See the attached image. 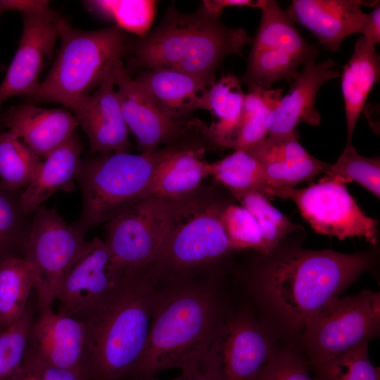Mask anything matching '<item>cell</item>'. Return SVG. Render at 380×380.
<instances>
[{
	"instance_id": "2e32d148",
	"label": "cell",
	"mask_w": 380,
	"mask_h": 380,
	"mask_svg": "<svg viewBox=\"0 0 380 380\" xmlns=\"http://www.w3.org/2000/svg\"><path fill=\"white\" fill-rule=\"evenodd\" d=\"M23 32L18 49L0 84V107L15 96L30 98L38 89L45 63L53 57L59 39L56 12L51 15H23Z\"/></svg>"
},
{
	"instance_id": "4316f807",
	"label": "cell",
	"mask_w": 380,
	"mask_h": 380,
	"mask_svg": "<svg viewBox=\"0 0 380 380\" xmlns=\"http://www.w3.org/2000/svg\"><path fill=\"white\" fill-rule=\"evenodd\" d=\"M283 90V87H258L245 94L240 120L226 147L246 149L267 137L270 117L282 97Z\"/></svg>"
},
{
	"instance_id": "8d00e7d4",
	"label": "cell",
	"mask_w": 380,
	"mask_h": 380,
	"mask_svg": "<svg viewBox=\"0 0 380 380\" xmlns=\"http://www.w3.org/2000/svg\"><path fill=\"white\" fill-rule=\"evenodd\" d=\"M220 220L232 250L249 248L266 254L262 232L245 208L236 205L224 206Z\"/></svg>"
},
{
	"instance_id": "cb8c5ba5",
	"label": "cell",
	"mask_w": 380,
	"mask_h": 380,
	"mask_svg": "<svg viewBox=\"0 0 380 380\" xmlns=\"http://www.w3.org/2000/svg\"><path fill=\"white\" fill-rule=\"evenodd\" d=\"M82 151L75 132L42 160L20 197V205L26 214L32 215L56 191L72 189L82 161Z\"/></svg>"
},
{
	"instance_id": "44dd1931",
	"label": "cell",
	"mask_w": 380,
	"mask_h": 380,
	"mask_svg": "<svg viewBox=\"0 0 380 380\" xmlns=\"http://www.w3.org/2000/svg\"><path fill=\"white\" fill-rule=\"evenodd\" d=\"M0 122L37 155L45 158L75 134L78 122L65 108H44L31 103L11 106Z\"/></svg>"
},
{
	"instance_id": "f35d334b",
	"label": "cell",
	"mask_w": 380,
	"mask_h": 380,
	"mask_svg": "<svg viewBox=\"0 0 380 380\" xmlns=\"http://www.w3.org/2000/svg\"><path fill=\"white\" fill-rule=\"evenodd\" d=\"M311 369L303 355L288 349L277 351L254 380H322Z\"/></svg>"
},
{
	"instance_id": "d590c367",
	"label": "cell",
	"mask_w": 380,
	"mask_h": 380,
	"mask_svg": "<svg viewBox=\"0 0 380 380\" xmlns=\"http://www.w3.org/2000/svg\"><path fill=\"white\" fill-rule=\"evenodd\" d=\"M312 369L322 380H380L379 368L369 359L368 343H360Z\"/></svg>"
},
{
	"instance_id": "5bb4252c",
	"label": "cell",
	"mask_w": 380,
	"mask_h": 380,
	"mask_svg": "<svg viewBox=\"0 0 380 380\" xmlns=\"http://www.w3.org/2000/svg\"><path fill=\"white\" fill-rule=\"evenodd\" d=\"M125 275L104 241L95 237L61 280L56 300L58 312L77 317L114 289Z\"/></svg>"
},
{
	"instance_id": "b9f144b4",
	"label": "cell",
	"mask_w": 380,
	"mask_h": 380,
	"mask_svg": "<svg viewBox=\"0 0 380 380\" xmlns=\"http://www.w3.org/2000/svg\"><path fill=\"white\" fill-rule=\"evenodd\" d=\"M19 11L23 15H51L56 13L49 1L44 0H0L1 15L7 11Z\"/></svg>"
},
{
	"instance_id": "603a6c76",
	"label": "cell",
	"mask_w": 380,
	"mask_h": 380,
	"mask_svg": "<svg viewBox=\"0 0 380 380\" xmlns=\"http://www.w3.org/2000/svg\"><path fill=\"white\" fill-rule=\"evenodd\" d=\"M175 144L156 167L143 198L176 199L198 189L208 175L201 146Z\"/></svg>"
},
{
	"instance_id": "e0dca14e",
	"label": "cell",
	"mask_w": 380,
	"mask_h": 380,
	"mask_svg": "<svg viewBox=\"0 0 380 380\" xmlns=\"http://www.w3.org/2000/svg\"><path fill=\"white\" fill-rule=\"evenodd\" d=\"M118 61L96 90L70 109L89 139L91 153L129 152L131 147L115 90V68Z\"/></svg>"
},
{
	"instance_id": "4fadbf2b",
	"label": "cell",
	"mask_w": 380,
	"mask_h": 380,
	"mask_svg": "<svg viewBox=\"0 0 380 380\" xmlns=\"http://www.w3.org/2000/svg\"><path fill=\"white\" fill-rule=\"evenodd\" d=\"M115 83L124 120L141 153L154 151L161 144L179 143L203 127L196 119L177 120L163 112L131 77L122 60L115 65Z\"/></svg>"
},
{
	"instance_id": "7c38bea8",
	"label": "cell",
	"mask_w": 380,
	"mask_h": 380,
	"mask_svg": "<svg viewBox=\"0 0 380 380\" xmlns=\"http://www.w3.org/2000/svg\"><path fill=\"white\" fill-rule=\"evenodd\" d=\"M172 199L147 197L104 224V242L127 274H143L156 257L167 227Z\"/></svg>"
},
{
	"instance_id": "7402d4cb",
	"label": "cell",
	"mask_w": 380,
	"mask_h": 380,
	"mask_svg": "<svg viewBox=\"0 0 380 380\" xmlns=\"http://www.w3.org/2000/svg\"><path fill=\"white\" fill-rule=\"evenodd\" d=\"M134 79L174 119L189 120L195 110H208L212 86L199 78L175 70L146 69Z\"/></svg>"
},
{
	"instance_id": "60d3db41",
	"label": "cell",
	"mask_w": 380,
	"mask_h": 380,
	"mask_svg": "<svg viewBox=\"0 0 380 380\" xmlns=\"http://www.w3.org/2000/svg\"><path fill=\"white\" fill-rule=\"evenodd\" d=\"M134 380L160 379L152 376ZM171 380H224L213 346L208 356L198 367L191 371L180 372L177 377Z\"/></svg>"
},
{
	"instance_id": "ba28073f",
	"label": "cell",
	"mask_w": 380,
	"mask_h": 380,
	"mask_svg": "<svg viewBox=\"0 0 380 380\" xmlns=\"http://www.w3.org/2000/svg\"><path fill=\"white\" fill-rule=\"evenodd\" d=\"M380 331V293L364 290L330 300L305 324L302 343L312 368L376 338Z\"/></svg>"
},
{
	"instance_id": "ab89813d",
	"label": "cell",
	"mask_w": 380,
	"mask_h": 380,
	"mask_svg": "<svg viewBox=\"0 0 380 380\" xmlns=\"http://www.w3.org/2000/svg\"><path fill=\"white\" fill-rule=\"evenodd\" d=\"M11 380H87L82 374L46 362L27 347L20 368Z\"/></svg>"
},
{
	"instance_id": "8992f818",
	"label": "cell",
	"mask_w": 380,
	"mask_h": 380,
	"mask_svg": "<svg viewBox=\"0 0 380 380\" xmlns=\"http://www.w3.org/2000/svg\"><path fill=\"white\" fill-rule=\"evenodd\" d=\"M58 26L60 49L31 99L70 109L96 90L112 66L126 56L128 37L115 25L81 30L61 18Z\"/></svg>"
},
{
	"instance_id": "ffe728a7",
	"label": "cell",
	"mask_w": 380,
	"mask_h": 380,
	"mask_svg": "<svg viewBox=\"0 0 380 380\" xmlns=\"http://www.w3.org/2000/svg\"><path fill=\"white\" fill-rule=\"evenodd\" d=\"M84 325L80 320L55 312L52 309L38 312L34 318L28 348L46 362L74 371L84 377Z\"/></svg>"
},
{
	"instance_id": "9c48e42d",
	"label": "cell",
	"mask_w": 380,
	"mask_h": 380,
	"mask_svg": "<svg viewBox=\"0 0 380 380\" xmlns=\"http://www.w3.org/2000/svg\"><path fill=\"white\" fill-rule=\"evenodd\" d=\"M257 8L261 11V19L241 79L248 91L269 89L279 80H294L300 65L317 54L277 2L259 0Z\"/></svg>"
},
{
	"instance_id": "277c9868",
	"label": "cell",
	"mask_w": 380,
	"mask_h": 380,
	"mask_svg": "<svg viewBox=\"0 0 380 380\" xmlns=\"http://www.w3.org/2000/svg\"><path fill=\"white\" fill-rule=\"evenodd\" d=\"M252 42L246 30L224 25L220 16L202 6L184 13L174 6L159 23L142 37H128L126 69H166L199 78L209 85L215 72L231 55H241Z\"/></svg>"
},
{
	"instance_id": "5b68a950",
	"label": "cell",
	"mask_w": 380,
	"mask_h": 380,
	"mask_svg": "<svg viewBox=\"0 0 380 380\" xmlns=\"http://www.w3.org/2000/svg\"><path fill=\"white\" fill-rule=\"evenodd\" d=\"M196 191L172 199L162 245L144 272L155 284L201 277L232 250L220 220L224 206Z\"/></svg>"
},
{
	"instance_id": "6da1fadb",
	"label": "cell",
	"mask_w": 380,
	"mask_h": 380,
	"mask_svg": "<svg viewBox=\"0 0 380 380\" xmlns=\"http://www.w3.org/2000/svg\"><path fill=\"white\" fill-rule=\"evenodd\" d=\"M157 296L143 353L124 380L198 367L225 319L222 293L213 276L157 285Z\"/></svg>"
},
{
	"instance_id": "30bf717a",
	"label": "cell",
	"mask_w": 380,
	"mask_h": 380,
	"mask_svg": "<svg viewBox=\"0 0 380 380\" xmlns=\"http://www.w3.org/2000/svg\"><path fill=\"white\" fill-rule=\"evenodd\" d=\"M88 243L55 208L41 205L34 211L23 258L34 273L38 312L52 309L64 274Z\"/></svg>"
},
{
	"instance_id": "ee69618b",
	"label": "cell",
	"mask_w": 380,
	"mask_h": 380,
	"mask_svg": "<svg viewBox=\"0 0 380 380\" xmlns=\"http://www.w3.org/2000/svg\"><path fill=\"white\" fill-rule=\"evenodd\" d=\"M202 6L210 13L221 16L222 10L229 6L257 8L259 0H213L203 1Z\"/></svg>"
},
{
	"instance_id": "ac0fdd59",
	"label": "cell",
	"mask_w": 380,
	"mask_h": 380,
	"mask_svg": "<svg viewBox=\"0 0 380 380\" xmlns=\"http://www.w3.org/2000/svg\"><path fill=\"white\" fill-rule=\"evenodd\" d=\"M340 76L331 59L316 63L310 59L291 84L289 91L282 96L272 111L267 124V137L281 139L298 135L296 126L307 122L318 126L321 115L315 108L319 88L328 81Z\"/></svg>"
},
{
	"instance_id": "f1b7e54d",
	"label": "cell",
	"mask_w": 380,
	"mask_h": 380,
	"mask_svg": "<svg viewBox=\"0 0 380 380\" xmlns=\"http://www.w3.org/2000/svg\"><path fill=\"white\" fill-rule=\"evenodd\" d=\"M24 189L0 182V262L10 256L23 258L33 218L20 205Z\"/></svg>"
},
{
	"instance_id": "d6a6232c",
	"label": "cell",
	"mask_w": 380,
	"mask_h": 380,
	"mask_svg": "<svg viewBox=\"0 0 380 380\" xmlns=\"http://www.w3.org/2000/svg\"><path fill=\"white\" fill-rule=\"evenodd\" d=\"M88 8L115 23L123 31L142 37L150 30L156 12V1L148 0L88 1Z\"/></svg>"
},
{
	"instance_id": "f6af8a7d",
	"label": "cell",
	"mask_w": 380,
	"mask_h": 380,
	"mask_svg": "<svg viewBox=\"0 0 380 380\" xmlns=\"http://www.w3.org/2000/svg\"><path fill=\"white\" fill-rule=\"evenodd\" d=\"M0 125H1V126H3L2 124L1 123V122H0ZM1 132H2V130H1V127H0V133H1Z\"/></svg>"
},
{
	"instance_id": "bcb514c9",
	"label": "cell",
	"mask_w": 380,
	"mask_h": 380,
	"mask_svg": "<svg viewBox=\"0 0 380 380\" xmlns=\"http://www.w3.org/2000/svg\"><path fill=\"white\" fill-rule=\"evenodd\" d=\"M0 15H1V14H0Z\"/></svg>"
},
{
	"instance_id": "d6986e66",
	"label": "cell",
	"mask_w": 380,
	"mask_h": 380,
	"mask_svg": "<svg viewBox=\"0 0 380 380\" xmlns=\"http://www.w3.org/2000/svg\"><path fill=\"white\" fill-rule=\"evenodd\" d=\"M360 0H293L286 11L293 22L309 30L322 46L336 51L348 36L362 33L367 13Z\"/></svg>"
},
{
	"instance_id": "836d02e7",
	"label": "cell",
	"mask_w": 380,
	"mask_h": 380,
	"mask_svg": "<svg viewBox=\"0 0 380 380\" xmlns=\"http://www.w3.org/2000/svg\"><path fill=\"white\" fill-rule=\"evenodd\" d=\"M325 174L328 177H338L346 184L355 181L379 198V157L362 156L351 143H347L336 163L329 165Z\"/></svg>"
},
{
	"instance_id": "52a82bcc",
	"label": "cell",
	"mask_w": 380,
	"mask_h": 380,
	"mask_svg": "<svg viewBox=\"0 0 380 380\" xmlns=\"http://www.w3.org/2000/svg\"><path fill=\"white\" fill-rule=\"evenodd\" d=\"M175 144L152 152L98 155L81 161L82 208L72 226L84 234L143 199L153 173Z\"/></svg>"
},
{
	"instance_id": "f546056e",
	"label": "cell",
	"mask_w": 380,
	"mask_h": 380,
	"mask_svg": "<svg viewBox=\"0 0 380 380\" xmlns=\"http://www.w3.org/2000/svg\"><path fill=\"white\" fill-rule=\"evenodd\" d=\"M208 172L227 189L254 191L267 197L269 186L263 165L244 149H236L225 158L208 163Z\"/></svg>"
},
{
	"instance_id": "7a4b0ae2",
	"label": "cell",
	"mask_w": 380,
	"mask_h": 380,
	"mask_svg": "<svg viewBox=\"0 0 380 380\" xmlns=\"http://www.w3.org/2000/svg\"><path fill=\"white\" fill-rule=\"evenodd\" d=\"M372 258L367 253L291 251L256 270L251 291L286 328L300 332L325 304L370 267Z\"/></svg>"
},
{
	"instance_id": "3957f363",
	"label": "cell",
	"mask_w": 380,
	"mask_h": 380,
	"mask_svg": "<svg viewBox=\"0 0 380 380\" xmlns=\"http://www.w3.org/2000/svg\"><path fill=\"white\" fill-rule=\"evenodd\" d=\"M158 286L144 274L118 285L75 317L84 325L87 380H124L146 344Z\"/></svg>"
},
{
	"instance_id": "74e56055",
	"label": "cell",
	"mask_w": 380,
	"mask_h": 380,
	"mask_svg": "<svg viewBox=\"0 0 380 380\" xmlns=\"http://www.w3.org/2000/svg\"><path fill=\"white\" fill-rule=\"evenodd\" d=\"M330 164L319 160L310 154L283 162L262 165L270 192L276 189L293 188L313 179L325 172Z\"/></svg>"
},
{
	"instance_id": "1f68e13d",
	"label": "cell",
	"mask_w": 380,
	"mask_h": 380,
	"mask_svg": "<svg viewBox=\"0 0 380 380\" xmlns=\"http://www.w3.org/2000/svg\"><path fill=\"white\" fill-rule=\"evenodd\" d=\"M229 191L257 221L262 232L266 254L272 252L286 235L301 228L292 223L263 194L250 190Z\"/></svg>"
},
{
	"instance_id": "8fae6325",
	"label": "cell",
	"mask_w": 380,
	"mask_h": 380,
	"mask_svg": "<svg viewBox=\"0 0 380 380\" xmlns=\"http://www.w3.org/2000/svg\"><path fill=\"white\" fill-rule=\"evenodd\" d=\"M293 201L303 217L318 234L339 240L363 237L375 244L378 220L367 216L348 192L346 183L338 177L324 176L317 183L300 189L281 188L272 190L269 197Z\"/></svg>"
},
{
	"instance_id": "d4e9b609",
	"label": "cell",
	"mask_w": 380,
	"mask_h": 380,
	"mask_svg": "<svg viewBox=\"0 0 380 380\" xmlns=\"http://www.w3.org/2000/svg\"><path fill=\"white\" fill-rule=\"evenodd\" d=\"M380 79V56L375 46L362 37L355 42L354 51L344 65L341 90L347 125V143L351 138L368 95Z\"/></svg>"
},
{
	"instance_id": "484cf974",
	"label": "cell",
	"mask_w": 380,
	"mask_h": 380,
	"mask_svg": "<svg viewBox=\"0 0 380 380\" xmlns=\"http://www.w3.org/2000/svg\"><path fill=\"white\" fill-rule=\"evenodd\" d=\"M245 94L240 80L229 73L213 84L208 94V111L213 120L205 137L213 144L226 147L236 128L242 113Z\"/></svg>"
},
{
	"instance_id": "83f0119b",
	"label": "cell",
	"mask_w": 380,
	"mask_h": 380,
	"mask_svg": "<svg viewBox=\"0 0 380 380\" xmlns=\"http://www.w3.org/2000/svg\"><path fill=\"white\" fill-rule=\"evenodd\" d=\"M34 281L33 269L23 258L10 256L0 262V331L25 312Z\"/></svg>"
},
{
	"instance_id": "e575fe53",
	"label": "cell",
	"mask_w": 380,
	"mask_h": 380,
	"mask_svg": "<svg viewBox=\"0 0 380 380\" xmlns=\"http://www.w3.org/2000/svg\"><path fill=\"white\" fill-rule=\"evenodd\" d=\"M33 320L34 310L28 304L15 322L0 331V380H11L22 365Z\"/></svg>"
},
{
	"instance_id": "4dcf8cb0",
	"label": "cell",
	"mask_w": 380,
	"mask_h": 380,
	"mask_svg": "<svg viewBox=\"0 0 380 380\" xmlns=\"http://www.w3.org/2000/svg\"><path fill=\"white\" fill-rule=\"evenodd\" d=\"M42 158L10 130L0 133V182L25 189L32 180Z\"/></svg>"
},
{
	"instance_id": "7bdbcfd3",
	"label": "cell",
	"mask_w": 380,
	"mask_h": 380,
	"mask_svg": "<svg viewBox=\"0 0 380 380\" xmlns=\"http://www.w3.org/2000/svg\"><path fill=\"white\" fill-rule=\"evenodd\" d=\"M362 37L371 45L380 43V4L375 5L373 11L367 13L362 31Z\"/></svg>"
},
{
	"instance_id": "9a60e30c",
	"label": "cell",
	"mask_w": 380,
	"mask_h": 380,
	"mask_svg": "<svg viewBox=\"0 0 380 380\" xmlns=\"http://www.w3.org/2000/svg\"><path fill=\"white\" fill-rule=\"evenodd\" d=\"M213 347L224 380H254L277 352L266 327L246 312L224 319Z\"/></svg>"
}]
</instances>
